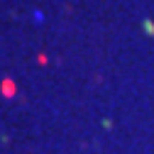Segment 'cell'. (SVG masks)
Returning a JSON list of instances; mask_svg holds the SVG:
<instances>
[]
</instances>
